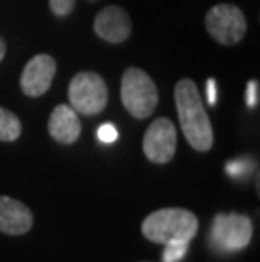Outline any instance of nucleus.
Instances as JSON below:
<instances>
[{
    "label": "nucleus",
    "mask_w": 260,
    "mask_h": 262,
    "mask_svg": "<svg viewBox=\"0 0 260 262\" xmlns=\"http://www.w3.org/2000/svg\"><path fill=\"white\" fill-rule=\"evenodd\" d=\"M5 53H7V42H5V39L0 36V63L4 61Z\"/></svg>",
    "instance_id": "a211bd4d"
},
{
    "label": "nucleus",
    "mask_w": 260,
    "mask_h": 262,
    "mask_svg": "<svg viewBox=\"0 0 260 262\" xmlns=\"http://www.w3.org/2000/svg\"><path fill=\"white\" fill-rule=\"evenodd\" d=\"M76 7V0H49V9L56 17L63 19L73 12Z\"/></svg>",
    "instance_id": "4468645a"
},
{
    "label": "nucleus",
    "mask_w": 260,
    "mask_h": 262,
    "mask_svg": "<svg viewBox=\"0 0 260 262\" xmlns=\"http://www.w3.org/2000/svg\"><path fill=\"white\" fill-rule=\"evenodd\" d=\"M247 103L250 108H255L258 105V81L250 80L247 86Z\"/></svg>",
    "instance_id": "dca6fc26"
},
{
    "label": "nucleus",
    "mask_w": 260,
    "mask_h": 262,
    "mask_svg": "<svg viewBox=\"0 0 260 262\" xmlns=\"http://www.w3.org/2000/svg\"><path fill=\"white\" fill-rule=\"evenodd\" d=\"M34 225V215L29 206L15 198L0 194V233L4 235H26Z\"/></svg>",
    "instance_id": "9d476101"
},
{
    "label": "nucleus",
    "mask_w": 260,
    "mask_h": 262,
    "mask_svg": "<svg viewBox=\"0 0 260 262\" xmlns=\"http://www.w3.org/2000/svg\"><path fill=\"white\" fill-rule=\"evenodd\" d=\"M174 100L181 130L187 144L198 152H208L213 147L215 134L198 85L191 78H182L174 86Z\"/></svg>",
    "instance_id": "f257e3e1"
},
{
    "label": "nucleus",
    "mask_w": 260,
    "mask_h": 262,
    "mask_svg": "<svg viewBox=\"0 0 260 262\" xmlns=\"http://www.w3.org/2000/svg\"><path fill=\"white\" fill-rule=\"evenodd\" d=\"M198 216L186 208H160L147 215L142 222V235L154 244L191 242L198 233Z\"/></svg>",
    "instance_id": "f03ea898"
},
{
    "label": "nucleus",
    "mask_w": 260,
    "mask_h": 262,
    "mask_svg": "<svg viewBox=\"0 0 260 262\" xmlns=\"http://www.w3.org/2000/svg\"><path fill=\"white\" fill-rule=\"evenodd\" d=\"M206 86H208V102L209 105H215L217 103V83H215V78H209Z\"/></svg>",
    "instance_id": "f3484780"
},
{
    "label": "nucleus",
    "mask_w": 260,
    "mask_h": 262,
    "mask_svg": "<svg viewBox=\"0 0 260 262\" xmlns=\"http://www.w3.org/2000/svg\"><path fill=\"white\" fill-rule=\"evenodd\" d=\"M187 252V242H173L166 245L164 262H179Z\"/></svg>",
    "instance_id": "ddd939ff"
},
{
    "label": "nucleus",
    "mask_w": 260,
    "mask_h": 262,
    "mask_svg": "<svg viewBox=\"0 0 260 262\" xmlns=\"http://www.w3.org/2000/svg\"><path fill=\"white\" fill-rule=\"evenodd\" d=\"M253 225L247 215L218 213L208 233V244L218 254H233L243 250L252 241Z\"/></svg>",
    "instance_id": "20e7f679"
},
{
    "label": "nucleus",
    "mask_w": 260,
    "mask_h": 262,
    "mask_svg": "<svg viewBox=\"0 0 260 262\" xmlns=\"http://www.w3.org/2000/svg\"><path fill=\"white\" fill-rule=\"evenodd\" d=\"M48 132L61 146H71L81 136V120L71 105H56L49 115Z\"/></svg>",
    "instance_id": "9b49d317"
},
{
    "label": "nucleus",
    "mask_w": 260,
    "mask_h": 262,
    "mask_svg": "<svg viewBox=\"0 0 260 262\" xmlns=\"http://www.w3.org/2000/svg\"><path fill=\"white\" fill-rule=\"evenodd\" d=\"M22 134L20 119L9 108L0 107V142H14Z\"/></svg>",
    "instance_id": "f8f14e48"
},
{
    "label": "nucleus",
    "mask_w": 260,
    "mask_h": 262,
    "mask_svg": "<svg viewBox=\"0 0 260 262\" xmlns=\"http://www.w3.org/2000/svg\"><path fill=\"white\" fill-rule=\"evenodd\" d=\"M95 34L110 44H122L132 34V20L125 9L119 5H108L97 14L93 22Z\"/></svg>",
    "instance_id": "1a4fd4ad"
},
{
    "label": "nucleus",
    "mask_w": 260,
    "mask_h": 262,
    "mask_svg": "<svg viewBox=\"0 0 260 262\" xmlns=\"http://www.w3.org/2000/svg\"><path fill=\"white\" fill-rule=\"evenodd\" d=\"M69 103L76 112L86 117L102 114L108 102V88L95 71H80L69 81Z\"/></svg>",
    "instance_id": "39448f33"
},
{
    "label": "nucleus",
    "mask_w": 260,
    "mask_h": 262,
    "mask_svg": "<svg viewBox=\"0 0 260 262\" xmlns=\"http://www.w3.org/2000/svg\"><path fill=\"white\" fill-rule=\"evenodd\" d=\"M90 2H91V0H90Z\"/></svg>",
    "instance_id": "6ab92c4d"
},
{
    "label": "nucleus",
    "mask_w": 260,
    "mask_h": 262,
    "mask_svg": "<svg viewBox=\"0 0 260 262\" xmlns=\"http://www.w3.org/2000/svg\"><path fill=\"white\" fill-rule=\"evenodd\" d=\"M119 137L117 129L112 124H103L100 129H98V139L102 142H115Z\"/></svg>",
    "instance_id": "2eb2a0df"
},
{
    "label": "nucleus",
    "mask_w": 260,
    "mask_h": 262,
    "mask_svg": "<svg viewBox=\"0 0 260 262\" xmlns=\"http://www.w3.org/2000/svg\"><path fill=\"white\" fill-rule=\"evenodd\" d=\"M204 27L209 37L221 46H235L247 32V19L240 7L233 4L213 5L204 15Z\"/></svg>",
    "instance_id": "423d86ee"
},
{
    "label": "nucleus",
    "mask_w": 260,
    "mask_h": 262,
    "mask_svg": "<svg viewBox=\"0 0 260 262\" xmlns=\"http://www.w3.org/2000/svg\"><path fill=\"white\" fill-rule=\"evenodd\" d=\"M54 75H56V59L51 54L41 53L27 61L20 75V90L26 97L37 98L53 85Z\"/></svg>",
    "instance_id": "6e6552de"
},
{
    "label": "nucleus",
    "mask_w": 260,
    "mask_h": 262,
    "mask_svg": "<svg viewBox=\"0 0 260 262\" xmlns=\"http://www.w3.org/2000/svg\"><path fill=\"white\" fill-rule=\"evenodd\" d=\"M120 98L127 112L137 120H144L156 112L159 105V90L146 71L137 66H130L122 75Z\"/></svg>",
    "instance_id": "7ed1b4c3"
},
{
    "label": "nucleus",
    "mask_w": 260,
    "mask_h": 262,
    "mask_svg": "<svg viewBox=\"0 0 260 262\" xmlns=\"http://www.w3.org/2000/svg\"><path fill=\"white\" fill-rule=\"evenodd\" d=\"M178 132L174 122L168 117H159L147 127L142 139L144 156L154 164H168L176 156Z\"/></svg>",
    "instance_id": "0eeeda50"
}]
</instances>
